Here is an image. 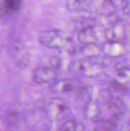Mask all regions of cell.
<instances>
[{
  "instance_id": "obj_1",
  "label": "cell",
  "mask_w": 130,
  "mask_h": 131,
  "mask_svg": "<svg viewBox=\"0 0 130 131\" xmlns=\"http://www.w3.org/2000/svg\"><path fill=\"white\" fill-rule=\"evenodd\" d=\"M38 41L47 48H63L70 45L71 38L63 31L51 29L42 31L38 37Z\"/></svg>"
},
{
  "instance_id": "obj_2",
  "label": "cell",
  "mask_w": 130,
  "mask_h": 131,
  "mask_svg": "<svg viewBox=\"0 0 130 131\" xmlns=\"http://www.w3.org/2000/svg\"><path fill=\"white\" fill-rule=\"evenodd\" d=\"M70 69L74 74L86 77H96L103 72V66L101 63L93 61L91 58H88L74 62Z\"/></svg>"
},
{
  "instance_id": "obj_3",
  "label": "cell",
  "mask_w": 130,
  "mask_h": 131,
  "mask_svg": "<svg viewBox=\"0 0 130 131\" xmlns=\"http://www.w3.org/2000/svg\"><path fill=\"white\" fill-rule=\"evenodd\" d=\"M57 74L54 68L45 66L38 67L32 72V79L38 84H51L57 80Z\"/></svg>"
},
{
  "instance_id": "obj_4",
  "label": "cell",
  "mask_w": 130,
  "mask_h": 131,
  "mask_svg": "<svg viewBox=\"0 0 130 131\" xmlns=\"http://www.w3.org/2000/svg\"><path fill=\"white\" fill-rule=\"evenodd\" d=\"M104 36L107 40L123 41L126 37V29L122 21H115L107 27L104 31Z\"/></svg>"
},
{
  "instance_id": "obj_5",
  "label": "cell",
  "mask_w": 130,
  "mask_h": 131,
  "mask_svg": "<svg viewBox=\"0 0 130 131\" xmlns=\"http://www.w3.org/2000/svg\"><path fill=\"white\" fill-rule=\"evenodd\" d=\"M102 52L110 58H119L126 53V46L123 41L107 40L101 45Z\"/></svg>"
},
{
  "instance_id": "obj_6",
  "label": "cell",
  "mask_w": 130,
  "mask_h": 131,
  "mask_svg": "<svg viewBox=\"0 0 130 131\" xmlns=\"http://www.w3.org/2000/svg\"><path fill=\"white\" fill-rule=\"evenodd\" d=\"M84 115L88 120L95 123L104 121L103 108L98 101H88L84 107Z\"/></svg>"
},
{
  "instance_id": "obj_7",
  "label": "cell",
  "mask_w": 130,
  "mask_h": 131,
  "mask_svg": "<svg viewBox=\"0 0 130 131\" xmlns=\"http://www.w3.org/2000/svg\"><path fill=\"white\" fill-rule=\"evenodd\" d=\"M68 112L69 108L63 100L53 99L48 105V114L52 120H60L65 117Z\"/></svg>"
},
{
  "instance_id": "obj_8",
  "label": "cell",
  "mask_w": 130,
  "mask_h": 131,
  "mask_svg": "<svg viewBox=\"0 0 130 131\" xmlns=\"http://www.w3.org/2000/svg\"><path fill=\"white\" fill-rule=\"evenodd\" d=\"M78 41L83 45L98 44L97 32L93 25H89L80 30L77 35Z\"/></svg>"
},
{
  "instance_id": "obj_9",
  "label": "cell",
  "mask_w": 130,
  "mask_h": 131,
  "mask_svg": "<svg viewBox=\"0 0 130 131\" xmlns=\"http://www.w3.org/2000/svg\"><path fill=\"white\" fill-rule=\"evenodd\" d=\"M107 104L108 110L111 113L113 118L118 119L126 111V106L123 101H122L120 98L112 96L107 101Z\"/></svg>"
},
{
  "instance_id": "obj_10",
  "label": "cell",
  "mask_w": 130,
  "mask_h": 131,
  "mask_svg": "<svg viewBox=\"0 0 130 131\" xmlns=\"http://www.w3.org/2000/svg\"><path fill=\"white\" fill-rule=\"evenodd\" d=\"M76 88L75 83L69 79H59L53 81L50 87L49 90L56 94H64L74 91Z\"/></svg>"
},
{
  "instance_id": "obj_11",
  "label": "cell",
  "mask_w": 130,
  "mask_h": 131,
  "mask_svg": "<svg viewBox=\"0 0 130 131\" xmlns=\"http://www.w3.org/2000/svg\"><path fill=\"white\" fill-rule=\"evenodd\" d=\"M128 0H104L102 10L105 15H112L116 11L123 10Z\"/></svg>"
},
{
  "instance_id": "obj_12",
  "label": "cell",
  "mask_w": 130,
  "mask_h": 131,
  "mask_svg": "<svg viewBox=\"0 0 130 131\" xmlns=\"http://www.w3.org/2000/svg\"><path fill=\"white\" fill-rule=\"evenodd\" d=\"M93 0H67V9L70 12H78L87 8Z\"/></svg>"
},
{
  "instance_id": "obj_13",
  "label": "cell",
  "mask_w": 130,
  "mask_h": 131,
  "mask_svg": "<svg viewBox=\"0 0 130 131\" xmlns=\"http://www.w3.org/2000/svg\"><path fill=\"white\" fill-rule=\"evenodd\" d=\"M80 52L87 58H92L97 57L102 52V49L98 44H88L81 47Z\"/></svg>"
},
{
  "instance_id": "obj_14",
  "label": "cell",
  "mask_w": 130,
  "mask_h": 131,
  "mask_svg": "<svg viewBox=\"0 0 130 131\" xmlns=\"http://www.w3.org/2000/svg\"><path fill=\"white\" fill-rule=\"evenodd\" d=\"M60 130L63 131H80L84 130V127L82 124H80L77 121L67 120L61 125V127H60Z\"/></svg>"
},
{
  "instance_id": "obj_15",
  "label": "cell",
  "mask_w": 130,
  "mask_h": 131,
  "mask_svg": "<svg viewBox=\"0 0 130 131\" xmlns=\"http://www.w3.org/2000/svg\"><path fill=\"white\" fill-rule=\"evenodd\" d=\"M21 0H3L4 11L8 14L15 12L21 5Z\"/></svg>"
},
{
  "instance_id": "obj_16",
  "label": "cell",
  "mask_w": 130,
  "mask_h": 131,
  "mask_svg": "<svg viewBox=\"0 0 130 131\" xmlns=\"http://www.w3.org/2000/svg\"><path fill=\"white\" fill-rule=\"evenodd\" d=\"M116 118L109 120V121H103L101 122H100L99 124H100V125L96 128V130H115L116 127V121L113 120Z\"/></svg>"
},
{
  "instance_id": "obj_17",
  "label": "cell",
  "mask_w": 130,
  "mask_h": 131,
  "mask_svg": "<svg viewBox=\"0 0 130 131\" xmlns=\"http://www.w3.org/2000/svg\"><path fill=\"white\" fill-rule=\"evenodd\" d=\"M117 77L120 81H130V68L122 67L117 70Z\"/></svg>"
},
{
  "instance_id": "obj_18",
  "label": "cell",
  "mask_w": 130,
  "mask_h": 131,
  "mask_svg": "<svg viewBox=\"0 0 130 131\" xmlns=\"http://www.w3.org/2000/svg\"><path fill=\"white\" fill-rule=\"evenodd\" d=\"M50 64L51 67L54 69H58L61 66V60L57 56H53L50 59Z\"/></svg>"
},
{
  "instance_id": "obj_19",
  "label": "cell",
  "mask_w": 130,
  "mask_h": 131,
  "mask_svg": "<svg viewBox=\"0 0 130 131\" xmlns=\"http://www.w3.org/2000/svg\"><path fill=\"white\" fill-rule=\"evenodd\" d=\"M123 12L126 15H130V0H128V1H127V3H126V6H125L124 9L123 10Z\"/></svg>"
},
{
  "instance_id": "obj_20",
  "label": "cell",
  "mask_w": 130,
  "mask_h": 131,
  "mask_svg": "<svg viewBox=\"0 0 130 131\" xmlns=\"http://www.w3.org/2000/svg\"><path fill=\"white\" fill-rule=\"evenodd\" d=\"M129 128H130V121L129 122Z\"/></svg>"
}]
</instances>
